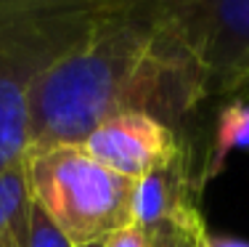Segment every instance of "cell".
Segmentation results:
<instances>
[{
	"label": "cell",
	"mask_w": 249,
	"mask_h": 247,
	"mask_svg": "<svg viewBox=\"0 0 249 247\" xmlns=\"http://www.w3.org/2000/svg\"><path fill=\"white\" fill-rule=\"evenodd\" d=\"M104 247H149V245H146V237L141 234V228L133 223V226L122 228L120 234H114Z\"/></svg>",
	"instance_id": "cell-10"
},
{
	"label": "cell",
	"mask_w": 249,
	"mask_h": 247,
	"mask_svg": "<svg viewBox=\"0 0 249 247\" xmlns=\"http://www.w3.org/2000/svg\"><path fill=\"white\" fill-rule=\"evenodd\" d=\"M201 178L191 165V146L183 141L167 165L135 184L133 223L149 247H207L210 231L199 210Z\"/></svg>",
	"instance_id": "cell-5"
},
{
	"label": "cell",
	"mask_w": 249,
	"mask_h": 247,
	"mask_svg": "<svg viewBox=\"0 0 249 247\" xmlns=\"http://www.w3.org/2000/svg\"><path fill=\"white\" fill-rule=\"evenodd\" d=\"M29 194L74 247L106 245L133 226L135 181L111 173L80 144L27 149Z\"/></svg>",
	"instance_id": "cell-3"
},
{
	"label": "cell",
	"mask_w": 249,
	"mask_h": 247,
	"mask_svg": "<svg viewBox=\"0 0 249 247\" xmlns=\"http://www.w3.org/2000/svg\"><path fill=\"white\" fill-rule=\"evenodd\" d=\"M236 149H249V96L231 98V104H225L223 112L217 114L215 144L210 149L207 165L199 170L201 186H207V181H212L220 173L228 154Z\"/></svg>",
	"instance_id": "cell-7"
},
{
	"label": "cell",
	"mask_w": 249,
	"mask_h": 247,
	"mask_svg": "<svg viewBox=\"0 0 249 247\" xmlns=\"http://www.w3.org/2000/svg\"><path fill=\"white\" fill-rule=\"evenodd\" d=\"M14 234H16L19 247H74L35 199H32V205H29L27 223Z\"/></svg>",
	"instance_id": "cell-9"
},
{
	"label": "cell",
	"mask_w": 249,
	"mask_h": 247,
	"mask_svg": "<svg viewBox=\"0 0 249 247\" xmlns=\"http://www.w3.org/2000/svg\"><path fill=\"white\" fill-rule=\"evenodd\" d=\"M164 29L196 61L210 96H249V0H157Z\"/></svg>",
	"instance_id": "cell-4"
},
{
	"label": "cell",
	"mask_w": 249,
	"mask_h": 247,
	"mask_svg": "<svg viewBox=\"0 0 249 247\" xmlns=\"http://www.w3.org/2000/svg\"><path fill=\"white\" fill-rule=\"evenodd\" d=\"M207 247H249V242L236 237H223V234H210V245Z\"/></svg>",
	"instance_id": "cell-11"
},
{
	"label": "cell",
	"mask_w": 249,
	"mask_h": 247,
	"mask_svg": "<svg viewBox=\"0 0 249 247\" xmlns=\"http://www.w3.org/2000/svg\"><path fill=\"white\" fill-rule=\"evenodd\" d=\"M0 247H19V242H16V234L14 231H5L3 237H0Z\"/></svg>",
	"instance_id": "cell-12"
},
{
	"label": "cell",
	"mask_w": 249,
	"mask_h": 247,
	"mask_svg": "<svg viewBox=\"0 0 249 247\" xmlns=\"http://www.w3.org/2000/svg\"><path fill=\"white\" fill-rule=\"evenodd\" d=\"M183 138L170 125L143 112L109 117L82 141V149L127 181H143L178 154Z\"/></svg>",
	"instance_id": "cell-6"
},
{
	"label": "cell",
	"mask_w": 249,
	"mask_h": 247,
	"mask_svg": "<svg viewBox=\"0 0 249 247\" xmlns=\"http://www.w3.org/2000/svg\"><path fill=\"white\" fill-rule=\"evenodd\" d=\"M109 5L111 0H0V170L24 162L32 85L85 43Z\"/></svg>",
	"instance_id": "cell-2"
},
{
	"label": "cell",
	"mask_w": 249,
	"mask_h": 247,
	"mask_svg": "<svg viewBox=\"0 0 249 247\" xmlns=\"http://www.w3.org/2000/svg\"><path fill=\"white\" fill-rule=\"evenodd\" d=\"M82 247H104V245H82Z\"/></svg>",
	"instance_id": "cell-13"
},
{
	"label": "cell",
	"mask_w": 249,
	"mask_h": 247,
	"mask_svg": "<svg viewBox=\"0 0 249 247\" xmlns=\"http://www.w3.org/2000/svg\"><path fill=\"white\" fill-rule=\"evenodd\" d=\"M201 101L204 77L164 29L157 0H111L85 43L32 85L29 149L82 144L124 112H143L175 131Z\"/></svg>",
	"instance_id": "cell-1"
},
{
	"label": "cell",
	"mask_w": 249,
	"mask_h": 247,
	"mask_svg": "<svg viewBox=\"0 0 249 247\" xmlns=\"http://www.w3.org/2000/svg\"><path fill=\"white\" fill-rule=\"evenodd\" d=\"M29 205H32V194H29L24 162L0 170V237L24 226Z\"/></svg>",
	"instance_id": "cell-8"
}]
</instances>
